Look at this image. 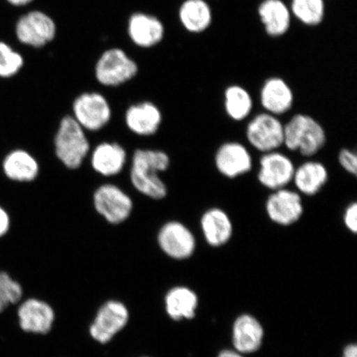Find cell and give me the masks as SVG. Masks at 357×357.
<instances>
[{"label":"cell","instance_id":"9","mask_svg":"<svg viewBox=\"0 0 357 357\" xmlns=\"http://www.w3.org/2000/svg\"><path fill=\"white\" fill-rule=\"evenodd\" d=\"M163 114L153 101L144 100L129 105L123 114L124 127L139 139L158 135L163 124Z\"/></svg>","mask_w":357,"mask_h":357},{"label":"cell","instance_id":"8","mask_svg":"<svg viewBox=\"0 0 357 357\" xmlns=\"http://www.w3.org/2000/svg\"><path fill=\"white\" fill-rule=\"evenodd\" d=\"M156 243L165 255L174 260L183 261L194 255L196 238L190 227L178 220H169L159 227Z\"/></svg>","mask_w":357,"mask_h":357},{"label":"cell","instance_id":"1","mask_svg":"<svg viewBox=\"0 0 357 357\" xmlns=\"http://www.w3.org/2000/svg\"><path fill=\"white\" fill-rule=\"evenodd\" d=\"M128 180L131 188L141 197L155 202L167 198L168 185L162 174L172 167L171 155L153 146H137L130 153Z\"/></svg>","mask_w":357,"mask_h":357},{"label":"cell","instance_id":"29","mask_svg":"<svg viewBox=\"0 0 357 357\" xmlns=\"http://www.w3.org/2000/svg\"><path fill=\"white\" fill-rule=\"evenodd\" d=\"M24 61L10 45L0 42V77L10 78L20 73Z\"/></svg>","mask_w":357,"mask_h":357},{"label":"cell","instance_id":"4","mask_svg":"<svg viewBox=\"0 0 357 357\" xmlns=\"http://www.w3.org/2000/svg\"><path fill=\"white\" fill-rule=\"evenodd\" d=\"M327 142L322 125L310 115L296 114L284 125V145L303 156L311 158L319 153Z\"/></svg>","mask_w":357,"mask_h":357},{"label":"cell","instance_id":"24","mask_svg":"<svg viewBox=\"0 0 357 357\" xmlns=\"http://www.w3.org/2000/svg\"><path fill=\"white\" fill-rule=\"evenodd\" d=\"M178 17L187 31L199 33L211 24L212 11L205 0H185L178 10Z\"/></svg>","mask_w":357,"mask_h":357},{"label":"cell","instance_id":"6","mask_svg":"<svg viewBox=\"0 0 357 357\" xmlns=\"http://www.w3.org/2000/svg\"><path fill=\"white\" fill-rule=\"evenodd\" d=\"M129 156L127 147L114 140H101L92 147L88 158L91 172L102 180L118 177L128 167Z\"/></svg>","mask_w":357,"mask_h":357},{"label":"cell","instance_id":"21","mask_svg":"<svg viewBox=\"0 0 357 357\" xmlns=\"http://www.w3.org/2000/svg\"><path fill=\"white\" fill-rule=\"evenodd\" d=\"M261 102L266 113L275 116L287 114L293 106L292 89L284 79L271 78L262 86Z\"/></svg>","mask_w":357,"mask_h":357},{"label":"cell","instance_id":"10","mask_svg":"<svg viewBox=\"0 0 357 357\" xmlns=\"http://www.w3.org/2000/svg\"><path fill=\"white\" fill-rule=\"evenodd\" d=\"M245 136L249 144L263 153L278 151L284 145V124L278 116L257 114L248 124Z\"/></svg>","mask_w":357,"mask_h":357},{"label":"cell","instance_id":"11","mask_svg":"<svg viewBox=\"0 0 357 357\" xmlns=\"http://www.w3.org/2000/svg\"><path fill=\"white\" fill-rule=\"evenodd\" d=\"M15 32L22 44L40 48L55 39L56 25L47 13L34 10L20 17L17 22Z\"/></svg>","mask_w":357,"mask_h":357},{"label":"cell","instance_id":"22","mask_svg":"<svg viewBox=\"0 0 357 357\" xmlns=\"http://www.w3.org/2000/svg\"><path fill=\"white\" fill-rule=\"evenodd\" d=\"M328 172L323 163L315 160L303 162L294 171L293 181L298 193L314 196L327 184Z\"/></svg>","mask_w":357,"mask_h":357},{"label":"cell","instance_id":"19","mask_svg":"<svg viewBox=\"0 0 357 357\" xmlns=\"http://www.w3.org/2000/svg\"><path fill=\"white\" fill-rule=\"evenodd\" d=\"M264 335V328L255 317L248 314L238 316L231 333L234 350L244 355L254 354L260 349Z\"/></svg>","mask_w":357,"mask_h":357},{"label":"cell","instance_id":"28","mask_svg":"<svg viewBox=\"0 0 357 357\" xmlns=\"http://www.w3.org/2000/svg\"><path fill=\"white\" fill-rule=\"evenodd\" d=\"M22 296L21 284L6 271H0V314L11 305H15Z\"/></svg>","mask_w":357,"mask_h":357},{"label":"cell","instance_id":"30","mask_svg":"<svg viewBox=\"0 0 357 357\" xmlns=\"http://www.w3.org/2000/svg\"><path fill=\"white\" fill-rule=\"evenodd\" d=\"M338 162L347 173L356 176L357 156L354 151L346 149H342L338 155Z\"/></svg>","mask_w":357,"mask_h":357},{"label":"cell","instance_id":"7","mask_svg":"<svg viewBox=\"0 0 357 357\" xmlns=\"http://www.w3.org/2000/svg\"><path fill=\"white\" fill-rule=\"evenodd\" d=\"M138 73L137 62L120 48L105 51L97 61V82L106 87H118L130 82Z\"/></svg>","mask_w":357,"mask_h":357},{"label":"cell","instance_id":"18","mask_svg":"<svg viewBox=\"0 0 357 357\" xmlns=\"http://www.w3.org/2000/svg\"><path fill=\"white\" fill-rule=\"evenodd\" d=\"M128 33L136 46L150 48L162 41L165 28L158 17L149 13L137 12L129 17Z\"/></svg>","mask_w":357,"mask_h":357},{"label":"cell","instance_id":"15","mask_svg":"<svg viewBox=\"0 0 357 357\" xmlns=\"http://www.w3.org/2000/svg\"><path fill=\"white\" fill-rule=\"evenodd\" d=\"M268 218L280 226H291L301 220L303 205L300 193L287 188L275 190L266 202Z\"/></svg>","mask_w":357,"mask_h":357},{"label":"cell","instance_id":"27","mask_svg":"<svg viewBox=\"0 0 357 357\" xmlns=\"http://www.w3.org/2000/svg\"><path fill=\"white\" fill-rule=\"evenodd\" d=\"M294 15L303 24L318 25L323 21L325 12L324 0H292Z\"/></svg>","mask_w":357,"mask_h":357},{"label":"cell","instance_id":"3","mask_svg":"<svg viewBox=\"0 0 357 357\" xmlns=\"http://www.w3.org/2000/svg\"><path fill=\"white\" fill-rule=\"evenodd\" d=\"M135 200L121 185L113 181L99 183L91 194L93 212L109 226L126 223L135 211Z\"/></svg>","mask_w":357,"mask_h":357},{"label":"cell","instance_id":"20","mask_svg":"<svg viewBox=\"0 0 357 357\" xmlns=\"http://www.w3.org/2000/svg\"><path fill=\"white\" fill-rule=\"evenodd\" d=\"M201 231L206 243L213 248L226 245L234 234V225L231 218L220 208H211L203 213L200 218Z\"/></svg>","mask_w":357,"mask_h":357},{"label":"cell","instance_id":"14","mask_svg":"<svg viewBox=\"0 0 357 357\" xmlns=\"http://www.w3.org/2000/svg\"><path fill=\"white\" fill-rule=\"evenodd\" d=\"M296 167L291 160L278 151L263 154L260 160L259 182L272 191L287 188L293 181Z\"/></svg>","mask_w":357,"mask_h":357},{"label":"cell","instance_id":"12","mask_svg":"<svg viewBox=\"0 0 357 357\" xmlns=\"http://www.w3.org/2000/svg\"><path fill=\"white\" fill-rule=\"evenodd\" d=\"M129 312L123 303L109 301L98 311L89 327V334L98 342L106 344L127 325Z\"/></svg>","mask_w":357,"mask_h":357},{"label":"cell","instance_id":"17","mask_svg":"<svg viewBox=\"0 0 357 357\" xmlns=\"http://www.w3.org/2000/svg\"><path fill=\"white\" fill-rule=\"evenodd\" d=\"M22 331L34 334H47L54 324L55 312L47 303L29 298L22 303L17 310Z\"/></svg>","mask_w":357,"mask_h":357},{"label":"cell","instance_id":"23","mask_svg":"<svg viewBox=\"0 0 357 357\" xmlns=\"http://www.w3.org/2000/svg\"><path fill=\"white\" fill-rule=\"evenodd\" d=\"M165 303L169 318L181 321L195 318L199 298L193 290L185 287H177L169 290Z\"/></svg>","mask_w":357,"mask_h":357},{"label":"cell","instance_id":"31","mask_svg":"<svg viewBox=\"0 0 357 357\" xmlns=\"http://www.w3.org/2000/svg\"><path fill=\"white\" fill-rule=\"evenodd\" d=\"M343 222L351 233L356 234L357 231V204L352 202L345 209Z\"/></svg>","mask_w":357,"mask_h":357},{"label":"cell","instance_id":"5","mask_svg":"<svg viewBox=\"0 0 357 357\" xmlns=\"http://www.w3.org/2000/svg\"><path fill=\"white\" fill-rule=\"evenodd\" d=\"M113 114L110 102L100 92L79 93L71 105V116L89 134L105 130L113 119Z\"/></svg>","mask_w":357,"mask_h":357},{"label":"cell","instance_id":"34","mask_svg":"<svg viewBox=\"0 0 357 357\" xmlns=\"http://www.w3.org/2000/svg\"><path fill=\"white\" fill-rule=\"evenodd\" d=\"M245 355L236 350H223L218 357H245Z\"/></svg>","mask_w":357,"mask_h":357},{"label":"cell","instance_id":"13","mask_svg":"<svg viewBox=\"0 0 357 357\" xmlns=\"http://www.w3.org/2000/svg\"><path fill=\"white\" fill-rule=\"evenodd\" d=\"M1 169L8 181L25 185L33 184L42 173V165L37 156L20 147L4 155Z\"/></svg>","mask_w":357,"mask_h":357},{"label":"cell","instance_id":"26","mask_svg":"<svg viewBox=\"0 0 357 357\" xmlns=\"http://www.w3.org/2000/svg\"><path fill=\"white\" fill-rule=\"evenodd\" d=\"M253 108L250 93L243 87L231 86L225 91V110L234 121H243L247 119Z\"/></svg>","mask_w":357,"mask_h":357},{"label":"cell","instance_id":"2","mask_svg":"<svg viewBox=\"0 0 357 357\" xmlns=\"http://www.w3.org/2000/svg\"><path fill=\"white\" fill-rule=\"evenodd\" d=\"M52 145L57 162L70 172L82 169L92 149L91 137L69 114L58 121Z\"/></svg>","mask_w":357,"mask_h":357},{"label":"cell","instance_id":"33","mask_svg":"<svg viewBox=\"0 0 357 357\" xmlns=\"http://www.w3.org/2000/svg\"><path fill=\"white\" fill-rule=\"evenodd\" d=\"M342 357H357V347L356 344H349L343 351Z\"/></svg>","mask_w":357,"mask_h":357},{"label":"cell","instance_id":"25","mask_svg":"<svg viewBox=\"0 0 357 357\" xmlns=\"http://www.w3.org/2000/svg\"><path fill=\"white\" fill-rule=\"evenodd\" d=\"M259 15L266 32L273 37L287 32L290 25V12L281 0H265L259 7Z\"/></svg>","mask_w":357,"mask_h":357},{"label":"cell","instance_id":"35","mask_svg":"<svg viewBox=\"0 0 357 357\" xmlns=\"http://www.w3.org/2000/svg\"><path fill=\"white\" fill-rule=\"evenodd\" d=\"M7 1L15 6H24L32 3L33 0H7Z\"/></svg>","mask_w":357,"mask_h":357},{"label":"cell","instance_id":"16","mask_svg":"<svg viewBox=\"0 0 357 357\" xmlns=\"http://www.w3.org/2000/svg\"><path fill=\"white\" fill-rule=\"evenodd\" d=\"M218 172L223 176L235 178L252 168V158L247 147L238 142H227L220 146L214 158Z\"/></svg>","mask_w":357,"mask_h":357},{"label":"cell","instance_id":"32","mask_svg":"<svg viewBox=\"0 0 357 357\" xmlns=\"http://www.w3.org/2000/svg\"><path fill=\"white\" fill-rule=\"evenodd\" d=\"M12 227V218L7 209L0 205V238L10 233Z\"/></svg>","mask_w":357,"mask_h":357}]
</instances>
